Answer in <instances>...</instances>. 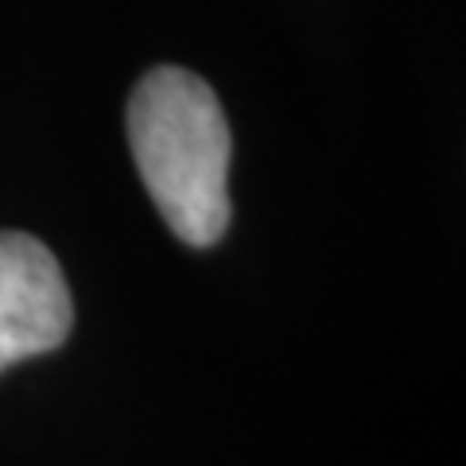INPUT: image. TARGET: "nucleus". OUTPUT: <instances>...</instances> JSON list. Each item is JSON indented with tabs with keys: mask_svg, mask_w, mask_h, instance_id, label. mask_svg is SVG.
<instances>
[{
	"mask_svg": "<svg viewBox=\"0 0 466 466\" xmlns=\"http://www.w3.org/2000/svg\"><path fill=\"white\" fill-rule=\"evenodd\" d=\"M128 144L167 229L207 249L229 226V125L207 82L183 66L148 70L128 101Z\"/></svg>",
	"mask_w": 466,
	"mask_h": 466,
	"instance_id": "nucleus-1",
	"label": "nucleus"
},
{
	"mask_svg": "<svg viewBox=\"0 0 466 466\" xmlns=\"http://www.w3.org/2000/svg\"><path fill=\"white\" fill-rule=\"evenodd\" d=\"M75 323L55 253L27 233H0V370L66 342Z\"/></svg>",
	"mask_w": 466,
	"mask_h": 466,
	"instance_id": "nucleus-2",
	"label": "nucleus"
}]
</instances>
